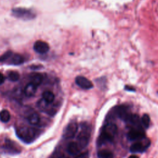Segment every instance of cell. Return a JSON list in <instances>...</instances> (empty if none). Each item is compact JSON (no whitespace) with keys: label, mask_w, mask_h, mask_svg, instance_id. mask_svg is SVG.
<instances>
[{"label":"cell","mask_w":158,"mask_h":158,"mask_svg":"<svg viewBox=\"0 0 158 158\" xmlns=\"http://www.w3.org/2000/svg\"><path fill=\"white\" fill-rule=\"evenodd\" d=\"M117 132V128L113 123H107L102 128L98 139V144L99 146L107 142H112L114 136Z\"/></svg>","instance_id":"cell-1"},{"label":"cell","mask_w":158,"mask_h":158,"mask_svg":"<svg viewBox=\"0 0 158 158\" xmlns=\"http://www.w3.org/2000/svg\"><path fill=\"white\" fill-rule=\"evenodd\" d=\"M38 132L33 128L21 127L17 131V135L24 142L31 143L36 137Z\"/></svg>","instance_id":"cell-2"},{"label":"cell","mask_w":158,"mask_h":158,"mask_svg":"<svg viewBox=\"0 0 158 158\" xmlns=\"http://www.w3.org/2000/svg\"><path fill=\"white\" fill-rule=\"evenodd\" d=\"M12 14L16 18L24 20H32L36 17L35 13L31 10L22 7L14 8L12 10Z\"/></svg>","instance_id":"cell-3"},{"label":"cell","mask_w":158,"mask_h":158,"mask_svg":"<svg viewBox=\"0 0 158 158\" xmlns=\"http://www.w3.org/2000/svg\"><path fill=\"white\" fill-rule=\"evenodd\" d=\"M90 137V132L88 128L83 127L81 131L77 137V144L80 149L85 148L87 146L89 143Z\"/></svg>","instance_id":"cell-4"},{"label":"cell","mask_w":158,"mask_h":158,"mask_svg":"<svg viewBox=\"0 0 158 158\" xmlns=\"http://www.w3.org/2000/svg\"><path fill=\"white\" fill-rule=\"evenodd\" d=\"M115 114L118 117L125 122H130L132 116V114L128 111V108L124 106H118L115 108Z\"/></svg>","instance_id":"cell-5"},{"label":"cell","mask_w":158,"mask_h":158,"mask_svg":"<svg viewBox=\"0 0 158 158\" xmlns=\"http://www.w3.org/2000/svg\"><path fill=\"white\" fill-rule=\"evenodd\" d=\"M78 130V125L76 123H70L65 128L63 132V137L66 139L74 137Z\"/></svg>","instance_id":"cell-6"},{"label":"cell","mask_w":158,"mask_h":158,"mask_svg":"<svg viewBox=\"0 0 158 158\" xmlns=\"http://www.w3.org/2000/svg\"><path fill=\"white\" fill-rule=\"evenodd\" d=\"M128 138L131 141L135 140H140L143 139L144 137V132L141 128H132L131 129L128 134H127Z\"/></svg>","instance_id":"cell-7"},{"label":"cell","mask_w":158,"mask_h":158,"mask_svg":"<svg viewBox=\"0 0 158 158\" xmlns=\"http://www.w3.org/2000/svg\"><path fill=\"white\" fill-rule=\"evenodd\" d=\"M75 83L81 88L89 89L93 88V83L87 78L83 76H77L75 78Z\"/></svg>","instance_id":"cell-8"},{"label":"cell","mask_w":158,"mask_h":158,"mask_svg":"<svg viewBox=\"0 0 158 158\" xmlns=\"http://www.w3.org/2000/svg\"><path fill=\"white\" fill-rule=\"evenodd\" d=\"M33 49L37 53L44 54L48 52L49 46L46 42L41 40H38L33 44Z\"/></svg>","instance_id":"cell-9"},{"label":"cell","mask_w":158,"mask_h":158,"mask_svg":"<svg viewBox=\"0 0 158 158\" xmlns=\"http://www.w3.org/2000/svg\"><path fill=\"white\" fill-rule=\"evenodd\" d=\"M150 142L149 140L146 143H143L141 141H138L133 144L130 148V151L133 153L143 152H144L149 146Z\"/></svg>","instance_id":"cell-10"},{"label":"cell","mask_w":158,"mask_h":158,"mask_svg":"<svg viewBox=\"0 0 158 158\" xmlns=\"http://www.w3.org/2000/svg\"><path fill=\"white\" fill-rule=\"evenodd\" d=\"M30 79L31 80V83L38 87L43 82V75L40 73H32L30 75Z\"/></svg>","instance_id":"cell-11"},{"label":"cell","mask_w":158,"mask_h":158,"mask_svg":"<svg viewBox=\"0 0 158 158\" xmlns=\"http://www.w3.org/2000/svg\"><path fill=\"white\" fill-rule=\"evenodd\" d=\"M67 151L69 154L72 156H77L80 152V149L77 143L70 142L67 146Z\"/></svg>","instance_id":"cell-12"},{"label":"cell","mask_w":158,"mask_h":158,"mask_svg":"<svg viewBox=\"0 0 158 158\" xmlns=\"http://www.w3.org/2000/svg\"><path fill=\"white\" fill-rule=\"evenodd\" d=\"M36 89H37V86H36L34 84L30 82L25 86L23 91L26 96L32 97L35 94L36 92Z\"/></svg>","instance_id":"cell-13"},{"label":"cell","mask_w":158,"mask_h":158,"mask_svg":"<svg viewBox=\"0 0 158 158\" xmlns=\"http://www.w3.org/2000/svg\"><path fill=\"white\" fill-rule=\"evenodd\" d=\"M9 63L12 65H21L24 62V57L19 54H12L10 57Z\"/></svg>","instance_id":"cell-14"},{"label":"cell","mask_w":158,"mask_h":158,"mask_svg":"<svg viewBox=\"0 0 158 158\" xmlns=\"http://www.w3.org/2000/svg\"><path fill=\"white\" fill-rule=\"evenodd\" d=\"M43 99L48 104L51 103L54 101L55 96L54 93L51 91H45L42 94Z\"/></svg>","instance_id":"cell-15"},{"label":"cell","mask_w":158,"mask_h":158,"mask_svg":"<svg viewBox=\"0 0 158 158\" xmlns=\"http://www.w3.org/2000/svg\"><path fill=\"white\" fill-rule=\"evenodd\" d=\"M98 158H114V155L111 151L106 149H103L98 152Z\"/></svg>","instance_id":"cell-16"},{"label":"cell","mask_w":158,"mask_h":158,"mask_svg":"<svg viewBox=\"0 0 158 158\" xmlns=\"http://www.w3.org/2000/svg\"><path fill=\"white\" fill-rule=\"evenodd\" d=\"M28 122H29V123L31 124V125H37L39 122H40V116L37 113H33L31 114H30L28 118Z\"/></svg>","instance_id":"cell-17"},{"label":"cell","mask_w":158,"mask_h":158,"mask_svg":"<svg viewBox=\"0 0 158 158\" xmlns=\"http://www.w3.org/2000/svg\"><path fill=\"white\" fill-rule=\"evenodd\" d=\"M10 118V115L9 112L6 110L4 109L0 112V120L4 123H7L9 121Z\"/></svg>","instance_id":"cell-18"},{"label":"cell","mask_w":158,"mask_h":158,"mask_svg":"<svg viewBox=\"0 0 158 158\" xmlns=\"http://www.w3.org/2000/svg\"><path fill=\"white\" fill-rule=\"evenodd\" d=\"M20 78L19 73L16 71H10L7 73V78L11 81H17Z\"/></svg>","instance_id":"cell-19"},{"label":"cell","mask_w":158,"mask_h":158,"mask_svg":"<svg viewBox=\"0 0 158 158\" xmlns=\"http://www.w3.org/2000/svg\"><path fill=\"white\" fill-rule=\"evenodd\" d=\"M141 122H142V124L143 125V126L146 128H149V125H150V117H149V116L148 114H144L141 117Z\"/></svg>","instance_id":"cell-20"},{"label":"cell","mask_w":158,"mask_h":158,"mask_svg":"<svg viewBox=\"0 0 158 158\" xmlns=\"http://www.w3.org/2000/svg\"><path fill=\"white\" fill-rule=\"evenodd\" d=\"M4 80H5L4 76L2 75V73H0V85L4 83Z\"/></svg>","instance_id":"cell-21"},{"label":"cell","mask_w":158,"mask_h":158,"mask_svg":"<svg viewBox=\"0 0 158 158\" xmlns=\"http://www.w3.org/2000/svg\"><path fill=\"white\" fill-rule=\"evenodd\" d=\"M125 89L126 90H127V91H135V89L133 88H132V87H131L130 86H125Z\"/></svg>","instance_id":"cell-22"},{"label":"cell","mask_w":158,"mask_h":158,"mask_svg":"<svg viewBox=\"0 0 158 158\" xmlns=\"http://www.w3.org/2000/svg\"><path fill=\"white\" fill-rule=\"evenodd\" d=\"M57 158H69V157H66L65 155H61V156H59Z\"/></svg>","instance_id":"cell-23"},{"label":"cell","mask_w":158,"mask_h":158,"mask_svg":"<svg viewBox=\"0 0 158 158\" xmlns=\"http://www.w3.org/2000/svg\"><path fill=\"white\" fill-rule=\"evenodd\" d=\"M128 158H139L138 156H135V155H131V156H130Z\"/></svg>","instance_id":"cell-24"}]
</instances>
